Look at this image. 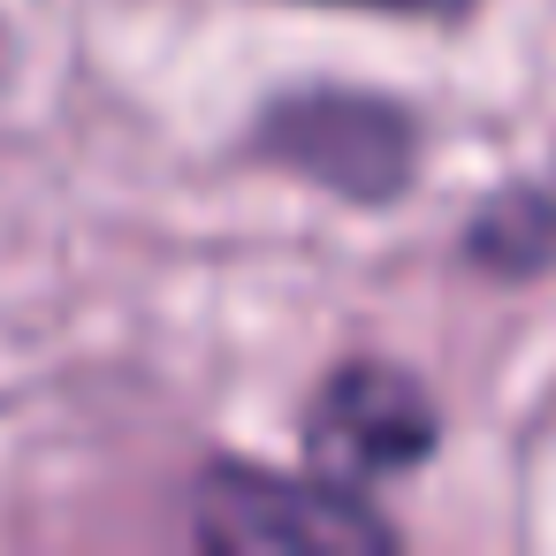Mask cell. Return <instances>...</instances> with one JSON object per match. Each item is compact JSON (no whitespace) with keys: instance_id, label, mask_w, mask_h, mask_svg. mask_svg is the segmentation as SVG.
<instances>
[{"instance_id":"5","label":"cell","mask_w":556,"mask_h":556,"mask_svg":"<svg viewBox=\"0 0 556 556\" xmlns=\"http://www.w3.org/2000/svg\"><path fill=\"white\" fill-rule=\"evenodd\" d=\"M343 9H389V16H457L465 0H343Z\"/></svg>"},{"instance_id":"3","label":"cell","mask_w":556,"mask_h":556,"mask_svg":"<svg viewBox=\"0 0 556 556\" xmlns=\"http://www.w3.org/2000/svg\"><path fill=\"white\" fill-rule=\"evenodd\" d=\"M305 450L328 480H374V472H404L434 450V404L412 374L396 366H343L320 381L313 412H305Z\"/></svg>"},{"instance_id":"1","label":"cell","mask_w":556,"mask_h":556,"mask_svg":"<svg viewBox=\"0 0 556 556\" xmlns=\"http://www.w3.org/2000/svg\"><path fill=\"white\" fill-rule=\"evenodd\" d=\"M191 533L229 556H381L396 548L389 518H374L343 480H290L267 465H206L191 495Z\"/></svg>"},{"instance_id":"4","label":"cell","mask_w":556,"mask_h":556,"mask_svg":"<svg viewBox=\"0 0 556 556\" xmlns=\"http://www.w3.org/2000/svg\"><path fill=\"white\" fill-rule=\"evenodd\" d=\"M472 260L495 275H526L556 260V176L510 184L480 222H472Z\"/></svg>"},{"instance_id":"2","label":"cell","mask_w":556,"mask_h":556,"mask_svg":"<svg viewBox=\"0 0 556 556\" xmlns=\"http://www.w3.org/2000/svg\"><path fill=\"white\" fill-rule=\"evenodd\" d=\"M260 153H275L282 168H298L343 199H396L412 176V123L389 100L298 92L260 123Z\"/></svg>"}]
</instances>
